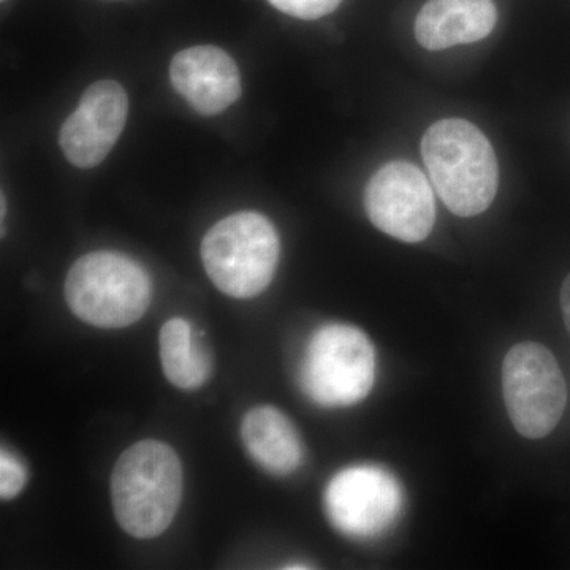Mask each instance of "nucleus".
I'll return each mask as SVG.
<instances>
[{"instance_id":"4468645a","label":"nucleus","mask_w":570,"mask_h":570,"mask_svg":"<svg viewBox=\"0 0 570 570\" xmlns=\"http://www.w3.org/2000/svg\"><path fill=\"white\" fill-rule=\"evenodd\" d=\"M28 482V471L13 453L7 449L0 452V497L3 501L17 498Z\"/></svg>"},{"instance_id":"f257e3e1","label":"nucleus","mask_w":570,"mask_h":570,"mask_svg":"<svg viewBox=\"0 0 570 570\" xmlns=\"http://www.w3.org/2000/svg\"><path fill=\"white\" fill-rule=\"evenodd\" d=\"M422 156L428 176L450 212L474 217L497 197V154L485 134L466 119L434 122L423 135Z\"/></svg>"},{"instance_id":"20e7f679","label":"nucleus","mask_w":570,"mask_h":570,"mask_svg":"<svg viewBox=\"0 0 570 570\" xmlns=\"http://www.w3.org/2000/svg\"><path fill=\"white\" fill-rule=\"evenodd\" d=\"M71 313L99 328H124L145 316L151 281L132 258L99 250L78 258L66 279Z\"/></svg>"},{"instance_id":"2eb2a0df","label":"nucleus","mask_w":570,"mask_h":570,"mask_svg":"<svg viewBox=\"0 0 570 570\" xmlns=\"http://www.w3.org/2000/svg\"><path fill=\"white\" fill-rule=\"evenodd\" d=\"M268 2L288 17L313 21L333 13L343 0H268Z\"/></svg>"},{"instance_id":"423d86ee","label":"nucleus","mask_w":570,"mask_h":570,"mask_svg":"<svg viewBox=\"0 0 570 570\" xmlns=\"http://www.w3.org/2000/svg\"><path fill=\"white\" fill-rule=\"evenodd\" d=\"M502 396L521 436H549L568 406L564 376L550 348L532 341L510 348L502 363Z\"/></svg>"},{"instance_id":"9b49d317","label":"nucleus","mask_w":570,"mask_h":570,"mask_svg":"<svg viewBox=\"0 0 570 570\" xmlns=\"http://www.w3.org/2000/svg\"><path fill=\"white\" fill-rule=\"evenodd\" d=\"M497 21L493 0H428L415 18V39L425 50H448L485 39Z\"/></svg>"},{"instance_id":"f8f14e48","label":"nucleus","mask_w":570,"mask_h":570,"mask_svg":"<svg viewBox=\"0 0 570 570\" xmlns=\"http://www.w3.org/2000/svg\"><path fill=\"white\" fill-rule=\"evenodd\" d=\"M242 438L250 459L269 474L288 475L302 464V438L279 409H250L243 420Z\"/></svg>"},{"instance_id":"39448f33","label":"nucleus","mask_w":570,"mask_h":570,"mask_svg":"<svg viewBox=\"0 0 570 570\" xmlns=\"http://www.w3.org/2000/svg\"><path fill=\"white\" fill-rule=\"evenodd\" d=\"M374 381L376 351L362 330L330 324L311 337L299 367V384L318 406H354L370 395Z\"/></svg>"},{"instance_id":"9d476101","label":"nucleus","mask_w":570,"mask_h":570,"mask_svg":"<svg viewBox=\"0 0 570 570\" xmlns=\"http://www.w3.org/2000/svg\"><path fill=\"white\" fill-rule=\"evenodd\" d=\"M171 85L202 115L227 110L242 96V77L234 59L220 48H187L170 66Z\"/></svg>"},{"instance_id":"6e6552de","label":"nucleus","mask_w":570,"mask_h":570,"mask_svg":"<svg viewBox=\"0 0 570 570\" xmlns=\"http://www.w3.org/2000/svg\"><path fill=\"white\" fill-rule=\"evenodd\" d=\"M365 208L379 230L404 243L428 238L436 223V200L425 174L415 165L393 160L367 183Z\"/></svg>"},{"instance_id":"f03ea898","label":"nucleus","mask_w":570,"mask_h":570,"mask_svg":"<svg viewBox=\"0 0 570 570\" xmlns=\"http://www.w3.org/2000/svg\"><path fill=\"white\" fill-rule=\"evenodd\" d=\"M183 489V466L175 450L153 439L137 442L112 469L111 502L119 527L132 538H157L175 520Z\"/></svg>"},{"instance_id":"ddd939ff","label":"nucleus","mask_w":570,"mask_h":570,"mask_svg":"<svg viewBox=\"0 0 570 570\" xmlns=\"http://www.w3.org/2000/svg\"><path fill=\"white\" fill-rule=\"evenodd\" d=\"M160 362L170 384L183 390L200 389L208 381L212 363L195 341L194 330L184 318H171L160 330Z\"/></svg>"},{"instance_id":"7ed1b4c3","label":"nucleus","mask_w":570,"mask_h":570,"mask_svg":"<svg viewBox=\"0 0 570 570\" xmlns=\"http://www.w3.org/2000/svg\"><path fill=\"white\" fill-rule=\"evenodd\" d=\"M200 253L209 279L220 292L234 298H254L275 277L279 236L262 214L236 213L209 228Z\"/></svg>"},{"instance_id":"0eeeda50","label":"nucleus","mask_w":570,"mask_h":570,"mask_svg":"<svg viewBox=\"0 0 570 570\" xmlns=\"http://www.w3.org/2000/svg\"><path fill=\"white\" fill-rule=\"evenodd\" d=\"M404 494L387 469L362 464L337 472L324 494L326 517L352 539L384 534L403 510Z\"/></svg>"},{"instance_id":"dca6fc26","label":"nucleus","mask_w":570,"mask_h":570,"mask_svg":"<svg viewBox=\"0 0 570 570\" xmlns=\"http://www.w3.org/2000/svg\"><path fill=\"white\" fill-rule=\"evenodd\" d=\"M561 309L562 317H564L566 328L570 335V275L566 277L561 287Z\"/></svg>"},{"instance_id":"1a4fd4ad","label":"nucleus","mask_w":570,"mask_h":570,"mask_svg":"<svg viewBox=\"0 0 570 570\" xmlns=\"http://www.w3.org/2000/svg\"><path fill=\"white\" fill-rule=\"evenodd\" d=\"M127 115L129 97L119 82L102 80L89 86L59 134L67 160L78 168L102 164L121 137Z\"/></svg>"},{"instance_id":"f3484780","label":"nucleus","mask_w":570,"mask_h":570,"mask_svg":"<svg viewBox=\"0 0 570 570\" xmlns=\"http://www.w3.org/2000/svg\"><path fill=\"white\" fill-rule=\"evenodd\" d=\"M3 2H6V0H3Z\"/></svg>"}]
</instances>
